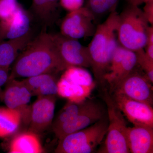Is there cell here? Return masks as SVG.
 <instances>
[{
    "label": "cell",
    "instance_id": "1",
    "mask_svg": "<svg viewBox=\"0 0 153 153\" xmlns=\"http://www.w3.org/2000/svg\"><path fill=\"white\" fill-rule=\"evenodd\" d=\"M8 79L58 72L67 68L53 35L44 30L33 38L14 61Z\"/></svg>",
    "mask_w": 153,
    "mask_h": 153
},
{
    "label": "cell",
    "instance_id": "2",
    "mask_svg": "<svg viewBox=\"0 0 153 153\" xmlns=\"http://www.w3.org/2000/svg\"><path fill=\"white\" fill-rule=\"evenodd\" d=\"M119 14L111 13L102 24L97 26L93 38L88 45L91 65L97 80L103 83L104 76L108 71L114 53L120 45L118 40Z\"/></svg>",
    "mask_w": 153,
    "mask_h": 153
},
{
    "label": "cell",
    "instance_id": "3",
    "mask_svg": "<svg viewBox=\"0 0 153 153\" xmlns=\"http://www.w3.org/2000/svg\"><path fill=\"white\" fill-rule=\"evenodd\" d=\"M118 40L120 45L136 52L144 49L147 43L150 26L143 10L128 5L119 14Z\"/></svg>",
    "mask_w": 153,
    "mask_h": 153
},
{
    "label": "cell",
    "instance_id": "4",
    "mask_svg": "<svg viewBox=\"0 0 153 153\" xmlns=\"http://www.w3.org/2000/svg\"><path fill=\"white\" fill-rule=\"evenodd\" d=\"M107 115L93 124L59 140L56 153H91L96 150L106 135Z\"/></svg>",
    "mask_w": 153,
    "mask_h": 153
},
{
    "label": "cell",
    "instance_id": "5",
    "mask_svg": "<svg viewBox=\"0 0 153 153\" xmlns=\"http://www.w3.org/2000/svg\"><path fill=\"white\" fill-rule=\"evenodd\" d=\"M102 97L106 105L108 126L104 145L98 153H129L127 140L128 127L124 116L107 91Z\"/></svg>",
    "mask_w": 153,
    "mask_h": 153
},
{
    "label": "cell",
    "instance_id": "6",
    "mask_svg": "<svg viewBox=\"0 0 153 153\" xmlns=\"http://www.w3.org/2000/svg\"><path fill=\"white\" fill-rule=\"evenodd\" d=\"M94 85L89 71L82 67L70 66L57 82V94L70 101L79 102L86 100Z\"/></svg>",
    "mask_w": 153,
    "mask_h": 153
},
{
    "label": "cell",
    "instance_id": "7",
    "mask_svg": "<svg viewBox=\"0 0 153 153\" xmlns=\"http://www.w3.org/2000/svg\"><path fill=\"white\" fill-rule=\"evenodd\" d=\"M147 77L133 70L115 85L111 92L120 93L128 98L144 102L152 106L153 89Z\"/></svg>",
    "mask_w": 153,
    "mask_h": 153
},
{
    "label": "cell",
    "instance_id": "8",
    "mask_svg": "<svg viewBox=\"0 0 153 153\" xmlns=\"http://www.w3.org/2000/svg\"><path fill=\"white\" fill-rule=\"evenodd\" d=\"M93 15L85 7L71 11L61 25V34L72 39H77L93 36L96 29Z\"/></svg>",
    "mask_w": 153,
    "mask_h": 153
},
{
    "label": "cell",
    "instance_id": "9",
    "mask_svg": "<svg viewBox=\"0 0 153 153\" xmlns=\"http://www.w3.org/2000/svg\"><path fill=\"white\" fill-rule=\"evenodd\" d=\"M111 96L121 112L134 126L153 128L152 106L120 93L113 92Z\"/></svg>",
    "mask_w": 153,
    "mask_h": 153
},
{
    "label": "cell",
    "instance_id": "10",
    "mask_svg": "<svg viewBox=\"0 0 153 153\" xmlns=\"http://www.w3.org/2000/svg\"><path fill=\"white\" fill-rule=\"evenodd\" d=\"M60 57L67 68L70 66L91 67V61L88 47L76 39L61 34L53 35Z\"/></svg>",
    "mask_w": 153,
    "mask_h": 153
},
{
    "label": "cell",
    "instance_id": "11",
    "mask_svg": "<svg viewBox=\"0 0 153 153\" xmlns=\"http://www.w3.org/2000/svg\"><path fill=\"white\" fill-rule=\"evenodd\" d=\"M100 104L92 101L87 108L57 127L52 129L59 140L69 134L85 128L105 116L106 111Z\"/></svg>",
    "mask_w": 153,
    "mask_h": 153
},
{
    "label": "cell",
    "instance_id": "12",
    "mask_svg": "<svg viewBox=\"0 0 153 153\" xmlns=\"http://www.w3.org/2000/svg\"><path fill=\"white\" fill-rule=\"evenodd\" d=\"M56 103L55 95L38 97L30 110V130L34 133L45 131L53 122Z\"/></svg>",
    "mask_w": 153,
    "mask_h": 153
},
{
    "label": "cell",
    "instance_id": "13",
    "mask_svg": "<svg viewBox=\"0 0 153 153\" xmlns=\"http://www.w3.org/2000/svg\"><path fill=\"white\" fill-rule=\"evenodd\" d=\"M7 83L2 97L6 106L12 109L19 110L21 112L23 109L27 111L26 107L31 100L32 95L23 80L8 79Z\"/></svg>",
    "mask_w": 153,
    "mask_h": 153
},
{
    "label": "cell",
    "instance_id": "14",
    "mask_svg": "<svg viewBox=\"0 0 153 153\" xmlns=\"http://www.w3.org/2000/svg\"><path fill=\"white\" fill-rule=\"evenodd\" d=\"M30 15L20 6L11 19L0 22V40L24 36L30 30Z\"/></svg>",
    "mask_w": 153,
    "mask_h": 153
},
{
    "label": "cell",
    "instance_id": "15",
    "mask_svg": "<svg viewBox=\"0 0 153 153\" xmlns=\"http://www.w3.org/2000/svg\"><path fill=\"white\" fill-rule=\"evenodd\" d=\"M127 140L130 153H153V128L141 126L128 127Z\"/></svg>",
    "mask_w": 153,
    "mask_h": 153
},
{
    "label": "cell",
    "instance_id": "16",
    "mask_svg": "<svg viewBox=\"0 0 153 153\" xmlns=\"http://www.w3.org/2000/svg\"><path fill=\"white\" fill-rule=\"evenodd\" d=\"M33 38L31 30L22 37L0 42V66L9 68L21 51Z\"/></svg>",
    "mask_w": 153,
    "mask_h": 153
},
{
    "label": "cell",
    "instance_id": "17",
    "mask_svg": "<svg viewBox=\"0 0 153 153\" xmlns=\"http://www.w3.org/2000/svg\"><path fill=\"white\" fill-rule=\"evenodd\" d=\"M32 96L56 95L57 82L52 74L46 73L23 79Z\"/></svg>",
    "mask_w": 153,
    "mask_h": 153
},
{
    "label": "cell",
    "instance_id": "18",
    "mask_svg": "<svg viewBox=\"0 0 153 153\" xmlns=\"http://www.w3.org/2000/svg\"><path fill=\"white\" fill-rule=\"evenodd\" d=\"M60 0H33L31 9L32 14L44 27L53 25L58 16Z\"/></svg>",
    "mask_w": 153,
    "mask_h": 153
},
{
    "label": "cell",
    "instance_id": "19",
    "mask_svg": "<svg viewBox=\"0 0 153 153\" xmlns=\"http://www.w3.org/2000/svg\"><path fill=\"white\" fill-rule=\"evenodd\" d=\"M137 64L136 53L134 51L126 49L123 58L114 71L104 75L105 82H107L111 89L115 85L134 70Z\"/></svg>",
    "mask_w": 153,
    "mask_h": 153
},
{
    "label": "cell",
    "instance_id": "20",
    "mask_svg": "<svg viewBox=\"0 0 153 153\" xmlns=\"http://www.w3.org/2000/svg\"><path fill=\"white\" fill-rule=\"evenodd\" d=\"M44 152L38 137L36 134L31 131L16 136L11 141L9 152L41 153Z\"/></svg>",
    "mask_w": 153,
    "mask_h": 153
},
{
    "label": "cell",
    "instance_id": "21",
    "mask_svg": "<svg viewBox=\"0 0 153 153\" xmlns=\"http://www.w3.org/2000/svg\"><path fill=\"white\" fill-rule=\"evenodd\" d=\"M22 120L19 110L0 107V137L10 136L19 128Z\"/></svg>",
    "mask_w": 153,
    "mask_h": 153
},
{
    "label": "cell",
    "instance_id": "22",
    "mask_svg": "<svg viewBox=\"0 0 153 153\" xmlns=\"http://www.w3.org/2000/svg\"><path fill=\"white\" fill-rule=\"evenodd\" d=\"M92 101L93 100L87 99L79 102L69 100L59 111L56 118L52 122V129L76 116L89 106Z\"/></svg>",
    "mask_w": 153,
    "mask_h": 153
},
{
    "label": "cell",
    "instance_id": "23",
    "mask_svg": "<svg viewBox=\"0 0 153 153\" xmlns=\"http://www.w3.org/2000/svg\"><path fill=\"white\" fill-rule=\"evenodd\" d=\"M119 0H87L85 7L93 15L94 19L114 11Z\"/></svg>",
    "mask_w": 153,
    "mask_h": 153
},
{
    "label": "cell",
    "instance_id": "24",
    "mask_svg": "<svg viewBox=\"0 0 153 153\" xmlns=\"http://www.w3.org/2000/svg\"><path fill=\"white\" fill-rule=\"evenodd\" d=\"M17 0H0V20L6 21L11 19L20 7Z\"/></svg>",
    "mask_w": 153,
    "mask_h": 153
},
{
    "label": "cell",
    "instance_id": "25",
    "mask_svg": "<svg viewBox=\"0 0 153 153\" xmlns=\"http://www.w3.org/2000/svg\"><path fill=\"white\" fill-rule=\"evenodd\" d=\"M137 64L141 67L146 73V76L152 83L153 82V60L146 55L144 49L136 52Z\"/></svg>",
    "mask_w": 153,
    "mask_h": 153
},
{
    "label": "cell",
    "instance_id": "26",
    "mask_svg": "<svg viewBox=\"0 0 153 153\" xmlns=\"http://www.w3.org/2000/svg\"><path fill=\"white\" fill-rule=\"evenodd\" d=\"M60 4L64 8L71 12L82 7L84 0H60Z\"/></svg>",
    "mask_w": 153,
    "mask_h": 153
},
{
    "label": "cell",
    "instance_id": "27",
    "mask_svg": "<svg viewBox=\"0 0 153 153\" xmlns=\"http://www.w3.org/2000/svg\"><path fill=\"white\" fill-rule=\"evenodd\" d=\"M143 10L145 17L151 25H153V1L146 3Z\"/></svg>",
    "mask_w": 153,
    "mask_h": 153
},
{
    "label": "cell",
    "instance_id": "28",
    "mask_svg": "<svg viewBox=\"0 0 153 153\" xmlns=\"http://www.w3.org/2000/svg\"><path fill=\"white\" fill-rule=\"evenodd\" d=\"M9 68H0V91L1 87L4 84H5L8 80L9 77Z\"/></svg>",
    "mask_w": 153,
    "mask_h": 153
},
{
    "label": "cell",
    "instance_id": "29",
    "mask_svg": "<svg viewBox=\"0 0 153 153\" xmlns=\"http://www.w3.org/2000/svg\"><path fill=\"white\" fill-rule=\"evenodd\" d=\"M125 1L128 3V4L137 6V7L143 3L146 4L149 2L153 1V0H125Z\"/></svg>",
    "mask_w": 153,
    "mask_h": 153
},
{
    "label": "cell",
    "instance_id": "30",
    "mask_svg": "<svg viewBox=\"0 0 153 153\" xmlns=\"http://www.w3.org/2000/svg\"><path fill=\"white\" fill-rule=\"evenodd\" d=\"M146 47L145 52L146 55L151 60H153V44H147Z\"/></svg>",
    "mask_w": 153,
    "mask_h": 153
},
{
    "label": "cell",
    "instance_id": "31",
    "mask_svg": "<svg viewBox=\"0 0 153 153\" xmlns=\"http://www.w3.org/2000/svg\"><path fill=\"white\" fill-rule=\"evenodd\" d=\"M3 92H2L1 91H0V100H2V97Z\"/></svg>",
    "mask_w": 153,
    "mask_h": 153
},
{
    "label": "cell",
    "instance_id": "32",
    "mask_svg": "<svg viewBox=\"0 0 153 153\" xmlns=\"http://www.w3.org/2000/svg\"><path fill=\"white\" fill-rule=\"evenodd\" d=\"M1 66H0V68H1Z\"/></svg>",
    "mask_w": 153,
    "mask_h": 153
}]
</instances>
